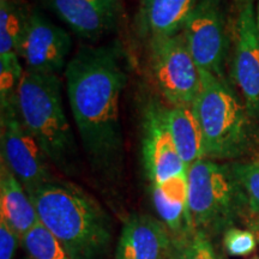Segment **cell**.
Instances as JSON below:
<instances>
[{
  "mask_svg": "<svg viewBox=\"0 0 259 259\" xmlns=\"http://www.w3.org/2000/svg\"><path fill=\"white\" fill-rule=\"evenodd\" d=\"M16 111L48 161L65 173H72L77 145L63 106L58 74L25 70L16 96Z\"/></svg>",
  "mask_w": 259,
  "mask_h": 259,
  "instance_id": "3",
  "label": "cell"
},
{
  "mask_svg": "<svg viewBox=\"0 0 259 259\" xmlns=\"http://www.w3.org/2000/svg\"><path fill=\"white\" fill-rule=\"evenodd\" d=\"M150 64L158 90L170 106L192 105L200 85V70L183 32L149 41Z\"/></svg>",
  "mask_w": 259,
  "mask_h": 259,
  "instance_id": "7",
  "label": "cell"
},
{
  "mask_svg": "<svg viewBox=\"0 0 259 259\" xmlns=\"http://www.w3.org/2000/svg\"><path fill=\"white\" fill-rule=\"evenodd\" d=\"M185 242L186 241H177L174 240L173 251L168 259H186L185 253Z\"/></svg>",
  "mask_w": 259,
  "mask_h": 259,
  "instance_id": "25",
  "label": "cell"
},
{
  "mask_svg": "<svg viewBox=\"0 0 259 259\" xmlns=\"http://www.w3.org/2000/svg\"><path fill=\"white\" fill-rule=\"evenodd\" d=\"M2 162L14 173L28 194L54 180L48 158L22 124L16 107L2 111Z\"/></svg>",
  "mask_w": 259,
  "mask_h": 259,
  "instance_id": "8",
  "label": "cell"
},
{
  "mask_svg": "<svg viewBox=\"0 0 259 259\" xmlns=\"http://www.w3.org/2000/svg\"><path fill=\"white\" fill-rule=\"evenodd\" d=\"M29 197L38 221L59 240L71 259H107L113 238L111 219L88 193L53 180Z\"/></svg>",
  "mask_w": 259,
  "mask_h": 259,
  "instance_id": "2",
  "label": "cell"
},
{
  "mask_svg": "<svg viewBox=\"0 0 259 259\" xmlns=\"http://www.w3.org/2000/svg\"><path fill=\"white\" fill-rule=\"evenodd\" d=\"M78 36L96 40L113 30L121 17V0H44Z\"/></svg>",
  "mask_w": 259,
  "mask_h": 259,
  "instance_id": "12",
  "label": "cell"
},
{
  "mask_svg": "<svg viewBox=\"0 0 259 259\" xmlns=\"http://www.w3.org/2000/svg\"><path fill=\"white\" fill-rule=\"evenodd\" d=\"M231 164L247 205L246 226L248 222L259 220V155L252 160L232 162Z\"/></svg>",
  "mask_w": 259,
  "mask_h": 259,
  "instance_id": "20",
  "label": "cell"
},
{
  "mask_svg": "<svg viewBox=\"0 0 259 259\" xmlns=\"http://www.w3.org/2000/svg\"><path fill=\"white\" fill-rule=\"evenodd\" d=\"M251 259H259V257H258V255H255V257H253V258H251Z\"/></svg>",
  "mask_w": 259,
  "mask_h": 259,
  "instance_id": "29",
  "label": "cell"
},
{
  "mask_svg": "<svg viewBox=\"0 0 259 259\" xmlns=\"http://www.w3.org/2000/svg\"><path fill=\"white\" fill-rule=\"evenodd\" d=\"M0 220H4L21 238L38 222L31 198L3 162L0 167Z\"/></svg>",
  "mask_w": 259,
  "mask_h": 259,
  "instance_id": "16",
  "label": "cell"
},
{
  "mask_svg": "<svg viewBox=\"0 0 259 259\" xmlns=\"http://www.w3.org/2000/svg\"><path fill=\"white\" fill-rule=\"evenodd\" d=\"M29 15L19 0H0V56L17 53Z\"/></svg>",
  "mask_w": 259,
  "mask_h": 259,
  "instance_id": "18",
  "label": "cell"
},
{
  "mask_svg": "<svg viewBox=\"0 0 259 259\" xmlns=\"http://www.w3.org/2000/svg\"><path fill=\"white\" fill-rule=\"evenodd\" d=\"M30 259H71L59 240L38 221L21 238Z\"/></svg>",
  "mask_w": 259,
  "mask_h": 259,
  "instance_id": "19",
  "label": "cell"
},
{
  "mask_svg": "<svg viewBox=\"0 0 259 259\" xmlns=\"http://www.w3.org/2000/svg\"><path fill=\"white\" fill-rule=\"evenodd\" d=\"M71 48L69 32L52 23L37 10L30 11L17 50L27 71L57 74L69 63Z\"/></svg>",
  "mask_w": 259,
  "mask_h": 259,
  "instance_id": "9",
  "label": "cell"
},
{
  "mask_svg": "<svg viewBox=\"0 0 259 259\" xmlns=\"http://www.w3.org/2000/svg\"><path fill=\"white\" fill-rule=\"evenodd\" d=\"M166 118L178 153L187 168L194 162L205 158L202 128L192 107L170 106L166 109Z\"/></svg>",
  "mask_w": 259,
  "mask_h": 259,
  "instance_id": "17",
  "label": "cell"
},
{
  "mask_svg": "<svg viewBox=\"0 0 259 259\" xmlns=\"http://www.w3.org/2000/svg\"><path fill=\"white\" fill-rule=\"evenodd\" d=\"M246 228L251 229V231L254 233L255 238H257L258 244H259V220H254V221L248 222L247 225H246Z\"/></svg>",
  "mask_w": 259,
  "mask_h": 259,
  "instance_id": "26",
  "label": "cell"
},
{
  "mask_svg": "<svg viewBox=\"0 0 259 259\" xmlns=\"http://www.w3.org/2000/svg\"><path fill=\"white\" fill-rule=\"evenodd\" d=\"M21 236L6 223L0 221V259H12L17 250Z\"/></svg>",
  "mask_w": 259,
  "mask_h": 259,
  "instance_id": "24",
  "label": "cell"
},
{
  "mask_svg": "<svg viewBox=\"0 0 259 259\" xmlns=\"http://www.w3.org/2000/svg\"><path fill=\"white\" fill-rule=\"evenodd\" d=\"M24 71L17 53L0 56V107L2 111L16 107V96Z\"/></svg>",
  "mask_w": 259,
  "mask_h": 259,
  "instance_id": "21",
  "label": "cell"
},
{
  "mask_svg": "<svg viewBox=\"0 0 259 259\" xmlns=\"http://www.w3.org/2000/svg\"><path fill=\"white\" fill-rule=\"evenodd\" d=\"M120 47H83L65 67V82L77 131L90 164L106 176L120 167L124 135L120 99L127 71Z\"/></svg>",
  "mask_w": 259,
  "mask_h": 259,
  "instance_id": "1",
  "label": "cell"
},
{
  "mask_svg": "<svg viewBox=\"0 0 259 259\" xmlns=\"http://www.w3.org/2000/svg\"><path fill=\"white\" fill-rule=\"evenodd\" d=\"M181 32L199 70L225 78L232 34L227 0H199Z\"/></svg>",
  "mask_w": 259,
  "mask_h": 259,
  "instance_id": "6",
  "label": "cell"
},
{
  "mask_svg": "<svg viewBox=\"0 0 259 259\" xmlns=\"http://www.w3.org/2000/svg\"><path fill=\"white\" fill-rule=\"evenodd\" d=\"M173 246V236L161 220L132 215L122 226L115 259H168Z\"/></svg>",
  "mask_w": 259,
  "mask_h": 259,
  "instance_id": "13",
  "label": "cell"
},
{
  "mask_svg": "<svg viewBox=\"0 0 259 259\" xmlns=\"http://www.w3.org/2000/svg\"><path fill=\"white\" fill-rule=\"evenodd\" d=\"M219 258H220V259H226L225 257H222V255H219Z\"/></svg>",
  "mask_w": 259,
  "mask_h": 259,
  "instance_id": "30",
  "label": "cell"
},
{
  "mask_svg": "<svg viewBox=\"0 0 259 259\" xmlns=\"http://www.w3.org/2000/svg\"><path fill=\"white\" fill-rule=\"evenodd\" d=\"M225 251L233 257H246L257 248L258 240L254 233L248 228L232 227L222 235Z\"/></svg>",
  "mask_w": 259,
  "mask_h": 259,
  "instance_id": "22",
  "label": "cell"
},
{
  "mask_svg": "<svg viewBox=\"0 0 259 259\" xmlns=\"http://www.w3.org/2000/svg\"><path fill=\"white\" fill-rule=\"evenodd\" d=\"M234 2L238 4L239 8H240V6H244L247 4H254V2H259V0H234Z\"/></svg>",
  "mask_w": 259,
  "mask_h": 259,
  "instance_id": "27",
  "label": "cell"
},
{
  "mask_svg": "<svg viewBox=\"0 0 259 259\" xmlns=\"http://www.w3.org/2000/svg\"><path fill=\"white\" fill-rule=\"evenodd\" d=\"M255 19H257V27L259 30V2H258L257 6H255Z\"/></svg>",
  "mask_w": 259,
  "mask_h": 259,
  "instance_id": "28",
  "label": "cell"
},
{
  "mask_svg": "<svg viewBox=\"0 0 259 259\" xmlns=\"http://www.w3.org/2000/svg\"><path fill=\"white\" fill-rule=\"evenodd\" d=\"M199 0H137L136 25L149 41L183 31L187 18Z\"/></svg>",
  "mask_w": 259,
  "mask_h": 259,
  "instance_id": "15",
  "label": "cell"
},
{
  "mask_svg": "<svg viewBox=\"0 0 259 259\" xmlns=\"http://www.w3.org/2000/svg\"><path fill=\"white\" fill-rule=\"evenodd\" d=\"M205 147V158L236 160L247 153L252 134L248 111L225 78L200 70V85L192 105Z\"/></svg>",
  "mask_w": 259,
  "mask_h": 259,
  "instance_id": "4",
  "label": "cell"
},
{
  "mask_svg": "<svg viewBox=\"0 0 259 259\" xmlns=\"http://www.w3.org/2000/svg\"><path fill=\"white\" fill-rule=\"evenodd\" d=\"M166 109L160 105L149 106L143 120L142 155L151 185H157L187 171V166L171 138Z\"/></svg>",
  "mask_w": 259,
  "mask_h": 259,
  "instance_id": "11",
  "label": "cell"
},
{
  "mask_svg": "<svg viewBox=\"0 0 259 259\" xmlns=\"http://www.w3.org/2000/svg\"><path fill=\"white\" fill-rule=\"evenodd\" d=\"M189 208L196 232L208 238L245 225L247 205L231 163L203 158L187 168Z\"/></svg>",
  "mask_w": 259,
  "mask_h": 259,
  "instance_id": "5",
  "label": "cell"
},
{
  "mask_svg": "<svg viewBox=\"0 0 259 259\" xmlns=\"http://www.w3.org/2000/svg\"><path fill=\"white\" fill-rule=\"evenodd\" d=\"M153 203L174 240L187 241L192 238L196 229L189 208L187 171L153 185Z\"/></svg>",
  "mask_w": 259,
  "mask_h": 259,
  "instance_id": "14",
  "label": "cell"
},
{
  "mask_svg": "<svg viewBox=\"0 0 259 259\" xmlns=\"http://www.w3.org/2000/svg\"><path fill=\"white\" fill-rule=\"evenodd\" d=\"M233 35V77L248 114L254 115L259 111V30L254 4L239 8Z\"/></svg>",
  "mask_w": 259,
  "mask_h": 259,
  "instance_id": "10",
  "label": "cell"
},
{
  "mask_svg": "<svg viewBox=\"0 0 259 259\" xmlns=\"http://www.w3.org/2000/svg\"><path fill=\"white\" fill-rule=\"evenodd\" d=\"M185 253L186 259H220L210 239L200 232L194 233L185 242Z\"/></svg>",
  "mask_w": 259,
  "mask_h": 259,
  "instance_id": "23",
  "label": "cell"
}]
</instances>
